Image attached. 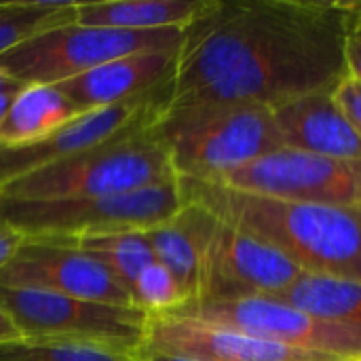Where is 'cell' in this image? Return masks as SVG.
I'll return each mask as SVG.
<instances>
[{
	"label": "cell",
	"mask_w": 361,
	"mask_h": 361,
	"mask_svg": "<svg viewBox=\"0 0 361 361\" xmlns=\"http://www.w3.org/2000/svg\"><path fill=\"white\" fill-rule=\"evenodd\" d=\"M351 2L216 0L186 27L169 106L258 104L334 91L347 76Z\"/></svg>",
	"instance_id": "cell-1"
},
{
	"label": "cell",
	"mask_w": 361,
	"mask_h": 361,
	"mask_svg": "<svg viewBox=\"0 0 361 361\" xmlns=\"http://www.w3.org/2000/svg\"><path fill=\"white\" fill-rule=\"evenodd\" d=\"M178 182L184 203L271 245L302 273L361 283V207L273 199L188 178Z\"/></svg>",
	"instance_id": "cell-2"
},
{
	"label": "cell",
	"mask_w": 361,
	"mask_h": 361,
	"mask_svg": "<svg viewBox=\"0 0 361 361\" xmlns=\"http://www.w3.org/2000/svg\"><path fill=\"white\" fill-rule=\"evenodd\" d=\"M150 133L165 148L178 178L218 182L279 148L273 110L258 104H190L163 110Z\"/></svg>",
	"instance_id": "cell-3"
},
{
	"label": "cell",
	"mask_w": 361,
	"mask_h": 361,
	"mask_svg": "<svg viewBox=\"0 0 361 361\" xmlns=\"http://www.w3.org/2000/svg\"><path fill=\"white\" fill-rule=\"evenodd\" d=\"M135 125L89 150L30 171L0 188V201L93 199L178 180L165 148Z\"/></svg>",
	"instance_id": "cell-4"
},
{
	"label": "cell",
	"mask_w": 361,
	"mask_h": 361,
	"mask_svg": "<svg viewBox=\"0 0 361 361\" xmlns=\"http://www.w3.org/2000/svg\"><path fill=\"white\" fill-rule=\"evenodd\" d=\"M184 207L180 182H165L131 192L63 199V201H0V220L23 239L66 243L91 235L142 233L171 220Z\"/></svg>",
	"instance_id": "cell-5"
},
{
	"label": "cell",
	"mask_w": 361,
	"mask_h": 361,
	"mask_svg": "<svg viewBox=\"0 0 361 361\" xmlns=\"http://www.w3.org/2000/svg\"><path fill=\"white\" fill-rule=\"evenodd\" d=\"M186 27L118 30L63 23L0 55V72L21 85H59L112 59L144 51H176Z\"/></svg>",
	"instance_id": "cell-6"
},
{
	"label": "cell",
	"mask_w": 361,
	"mask_h": 361,
	"mask_svg": "<svg viewBox=\"0 0 361 361\" xmlns=\"http://www.w3.org/2000/svg\"><path fill=\"white\" fill-rule=\"evenodd\" d=\"M0 309L8 313L23 338L106 347L133 355L146 338L148 313L70 298L53 292L0 288Z\"/></svg>",
	"instance_id": "cell-7"
},
{
	"label": "cell",
	"mask_w": 361,
	"mask_h": 361,
	"mask_svg": "<svg viewBox=\"0 0 361 361\" xmlns=\"http://www.w3.org/2000/svg\"><path fill=\"white\" fill-rule=\"evenodd\" d=\"M167 315L247 334L269 343L288 345L294 349L341 355L355 361L361 360L360 330L324 322L269 296L188 302Z\"/></svg>",
	"instance_id": "cell-8"
},
{
	"label": "cell",
	"mask_w": 361,
	"mask_h": 361,
	"mask_svg": "<svg viewBox=\"0 0 361 361\" xmlns=\"http://www.w3.org/2000/svg\"><path fill=\"white\" fill-rule=\"evenodd\" d=\"M212 184L286 201L361 207V159L279 148Z\"/></svg>",
	"instance_id": "cell-9"
},
{
	"label": "cell",
	"mask_w": 361,
	"mask_h": 361,
	"mask_svg": "<svg viewBox=\"0 0 361 361\" xmlns=\"http://www.w3.org/2000/svg\"><path fill=\"white\" fill-rule=\"evenodd\" d=\"M300 273L281 252L218 220L205 250L199 296L192 302L277 296Z\"/></svg>",
	"instance_id": "cell-10"
},
{
	"label": "cell",
	"mask_w": 361,
	"mask_h": 361,
	"mask_svg": "<svg viewBox=\"0 0 361 361\" xmlns=\"http://www.w3.org/2000/svg\"><path fill=\"white\" fill-rule=\"evenodd\" d=\"M0 288L133 307L131 294L97 260L74 247L36 239H23L15 256L0 269Z\"/></svg>",
	"instance_id": "cell-11"
},
{
	"label": "cell",
	"mask_w": 361,
	"mask_h": 361,
	"mask_svg": "<svg viewBox=\"0 0 361 361\" xmlns=\"http://www.w3.org/2000/svg\"><path fill=\"white\" fill-rule=\"evenodd\" d=\"M169 106V89L85 112L49 137L27 146H0V188L30 171L89 150L135 125L152 123Z\"/></svg>",
	"instance_id": "cell-12"
},
{
	"label": "cell",
	"mask_w": 361,
	"mask_h": 361,
	"mask_svg": "<svg viewBox=\"0 0 361 361\" xmlns=\"http://www.w3.org/2000/svg\"><path fill=\"white\" fill-rule=\"evenodd\" d=\"M142 349L201 361H355L294 349L171 315H148Z\"/></svg>",
	"instance_id": "cell-13"
},
{
	"label": "cell",
	"mask_w": 361,
	"mask_h": 361,
	"mask_svg": "<svg viewBox=\"0 0 361 361\" xmlns=\"http://www.w3.org/2000/svg\"><path fill=\"white\" fill-rule=\"evenodd\" d=\"M178 53L180 49L125 55L55 87L82 112L140 99L157 91L171 89Z\"/></svg>",
	"instance_id": "cell-14"
},
{
	"label": "cell",
	"mask_w": 361,
	"mask_h": 361,
	"mask_svg": "<svg viewBox=\"0 0 361 361\" xmlns=\"http://www.w3.org/2000/svg\"><path fill=\"white\" fill-rule=\"evenodd\" d=\"M283 148L361 159V137L334 99V91H319L273 108Z\"/></svg>",
	"instance_id": "cell-15"
},
{
	"label": "cell",
	"mask_w": 361,
	"mask_h": 361,
	"mask_svg": "<svg viewBox=\"0 0 361 361\" xmlns=\"http://www.w3.org/2000/svg\"><path fill=\"white\" fill-rule=\"evenodd\" d=\"M216 222L218 218L205 207L197 203H184V207L171 220L142 231V237L150 245L154 260L176 277L186 302H192L199 296L201 267Z\"/></svg>",
	"instance_id": "cell-16"
},
{
	"label": "cell",
	"mask_w": 361,
	"mask_h": 361,
	"mask_svg": "<svg viewBox=\"0 0 361 361\" xmlns=\"http://www.w3.org/2000/svg\"><path fill=\"white\" fill-rule=\"evenodd\" d=\"M216 0H95L76 2L74 23L118 30L188 27Z\"/></svg>",
	"instance_id": "cell-17"
},
{
	"label": "cell",
	"mask_w": 361,
	"mask_h": 361,
	"mask_svg": "<svg viewBox=\"0 0 361 361\" xmlns=\"http://www.w3.org/2000/svg\"><path fill=\"white\" fill-rule=\"evenodd\" d=\"M85 114L55 85H27L21 89L0 121V146H27Z\"/></svg>",
	"instance_id": "cell-18"
},
{
	"label": "cell",
	"mask_w": 361,
	"mask_h": 361,
	"mask_svg": "<svg viewBox=\"0 0 361 361\" xmlns=\"http://www.w3.org/2000/svg\"><path fill=\"white\" fill-rule=\"evenodd\" d=\"M313 317L361 332V283L341 277L300 273L281 294L269 296Z\"/></svg>",
	"instance_id": "cell-19"
},
{
	"label": "cell",
	"mask_w": 361,
	"mask_h": 361,
	"mask_svg": "<svg viewBox=\"0 0 361 361\" xmlns=\"http://www.w3.org/2000/svg\"><path fill=\"white\" fill-rule=\"evenodd\" d=\"M59 245L74 247L89 258L97 260L127 292L137 279V275L154 262L150 245L144 241L142 233H108L72 239Z\"/></svg>",
	"instance_id": "cell-20"
},
{
	"label": "cell",
	"mask_w": 361,
	"mask_h": 361,
	"mask_svg": "<svg viewBox=\"0 0 361 361\" xmlns=\"http://www.w3.org/2000/svg\"><path fill=\"white\" fill-rule=\"evenodd\" d=\"M76 2H0V55L51 27L74 21Z\"/></svg>",
	"instance_id": "cell-21"
},
{
	"label": "cell",
	"mask_w": 361,
	"mask_h": 361,
	"mask_svg": "<svg viewBox=\"0 0 361 361\" xmlns=\"http://www.w3.org/2000/svg\"><path fill=\"white\" fill-rule=\"evenodd\" d=\"M0 361H135V357L106 347L21 338L0 345Z\"/></svg>",
	"instance_id": "cell-22"
},
{
	"label": "cell",
	"mask_w": 361,
	"mask_h": 361,
	"mask_svg": "<svg viewBox=\"0 0 361 361\" xmlns=\"http://www.w3.org/2000/svg\"><path fill=\"white\" fill-rule=\"evenodd\" d=\"M133 307L148 315H167L186 305V296L176 277L157 260L148 264L129 288Z\"/></svg>",
	"instance_id": "cell-23"
},
{
	"label": "cell",
	"mask_w": 361,
	"mask_h": 361,
	"mask_svg": "<svg viewBox=\"0 0 361 361\" xmlns=\"http://www.w3.org/2000/svg\"><path fill=\"white\" fill-rule=\"evenodd\" d=\"M334 99L361 137V82L345 76L334 89Z\"/></svg>",
	"instance_id": "cell-24"
},
{
	"label": "cell",
	"mask_w": 361,
	"mask_h": 361,
	"mask_svg": "<svg viewBox=\"0 0 361 361\" xmlns=\"http://www.w3.org/2000/svg\"><path fill=\"white\" fill-rule=\"evenodd\" d=\"M353 15L347 27L345 36V70L347 76L361 82V13L357 11V4L351 2Z\"/></svg>",
	"instance_id": "cell-25"
},
{
	"label": "cell",
	"mask_w": 361,
	"mask_h": 361,
	"mask_svg": "<svg viewBox=\"0 0 361 361\" xmlns=\"http://www.w3.org/2000/svg\"><path fill=\"white\" fill-rule=\"evenodd\" d=\"M21 243H23V235L11 224H6L4 220H0V269L15 256Z\"/></svg>",
	"instance_id": "cell-26"
},
{
	"label": "cell",
	"mask_w": 361,
	"mask_h": 361,
	"mask_svg": "<svg viewBox=\"0 0 361 361\" xmlns=\"http://www.w3.org/2000/svg\"><path fill=\"white\" fill-rule=\"evenodd\" d=\"M21 332L17 330L15 322L8 317L6 311L0 309V345H6V343H15V341H21Z\"/></svg>",
	"instance_id": "cell-27"
},
{
	"label": "cell",
	"mask_w": 361,
	"mask_h": 361,
	"mask_svg": "<svg viewBox=\"0 0 361 361\" xmlns=\"http://www.w3.org/2000/svg\"><path fill=\"white\" fill-rule=\"evenodd\" d=\"M135 361H201L192 360V357H180V355H165V353H152V351H144L140 349L137 353H133Z\"/></svg>",
	"instance_id": "cell-28"
},
{
	"label": "cell",
	"mask_w": 361,
	"mask_h": 361,
	"mask_svg": "<svg viewBox=\"0 0 361 361\" xmlns=\"http://www.w3.org/2000/svg\"><path fill=\"white\" fill-rule=\"evenodd\" d=\"M21 89H25V85L17 82L11 76H6L4 72H0V95H17Z\"/></svg>",
	"instance_id": "cell-29"
},
{
	"label": "cell",
	"mask_w": 361,
	"mask_h": 361,
	"mask_svg": "<svg viewBox=\"0 0 361 361\" xmlns=\"http://www.w3.org/2000/svg\"><path fill=\"white\" fill-rule=\"evenodd\" d=\"M13 97H15V95H0V121H2V116L6 114V110H8Z\"/></svg>",
	"instance_id": "cell-30"
},
{
	"label": "cell",
	"mask_w": 361,
	"mask_h": 361,
	"mask_svg": "<svg viewBox=\"0 0 361 361\" xmlns=\"http://www.w3.org/2000/svg\"><path fill=\"white\" fill-rule=\"evenodd\" d=\"M355 4H357V11H360V13H361V2H355Z\"/></svg>",
	"instance_id": "cell-31"
},
{
	"label": "cell",
	"mask_w": 361,
	"mask_h": 361,
	"mask_svg": "<svg viewBox=\"0 0 361 361\" xmlns=\"http://www.w3.org/2000/svg\"><path fill=\"white\" fill-rule=\"evenodd\" d=\"M360 361H361V360H360Z\"/></svg>",
	"instance_id": "cell-32"
}]
</instances>
